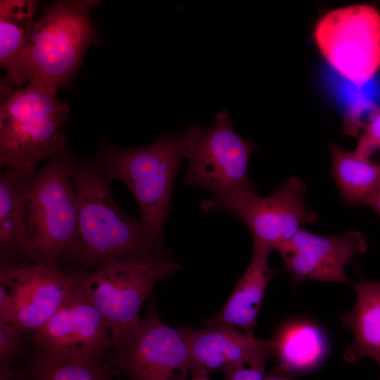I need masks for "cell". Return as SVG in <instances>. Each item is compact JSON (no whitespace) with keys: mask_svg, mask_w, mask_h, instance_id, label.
<instances>
[{"mask_svg":"<svg viewBox=\"0 0 380 380\" xmlns=\"http://www.w3.org/2000/svg\"><path fill=\"white\" fill-rule=\"evenodd\" d=\"M70 172L77 198L76 236L59 269L77 276L114 259L170 253L141 219L127 215L116 203L99 150L87 160L71 154Z\"/></svg>","mask_w":380,"mask_h":380,"instance_id":"1","label":"cell"},{"mask_svg":"<svg viewBox=\"0 0 380 380\" xmlns=\"http://www.w3.org/2000/svg\"><path fill=\"white\" fill-rule=\"evenodd\" d=\"M97 0H59L48 5L35 20L27 48L13 77L1 80V94L24 84L55 90L70 86L88 49L100 43L90 13Z\"/></svg>","mask_w":380,"mask_h":380,"instance_id":"2","label":"cell"},{"mask_svg":"<svg viewBox=\"0 0 380 380\" xmlns=\"http://www.w3.org/2000/svg\"><path fill=\"white\" fill-rule=\"evenodd\" d=\"M57 91L28 84L1 97L0 165L22 179L44 160L67 149L68 104Z\"/></svg>","mask_w":380,"mask_h":380,"instance_id":"3","label":"cell"},{"mask_svg":"<svg viewBox=\"0 0 380 380\" xmlns=\"http://www.w3.org/2000/svg\"><path fill=\"white\" fill-rule=\"evenodd\" d=\"M192 125L179 132L160 135L144 146L124 148L102 144L99 151L110 179L124 182L134 197L148 232L163 241L172 209L174 179L184 158Z\"/></svg>","mask_w":380,"mask_h":380,"instance_id":"4","label":"cell"},{"mask_svg":"<svg viewBox=\"0 0 380 380\" xmlns=\"http://www.w3.org/2000/svg\"><path fill=\"white\" fill-rule=\"evenodd\" d=\"M257 148L236 132L224 110L208 127L192 125L184 154L188 165L184 184L213 193L201 202L202 211L227 210L235 200L257 192L248 176L250 157Z\"/></svg>","mask_w":380,"mask_h":380,"instance_id":"5","label":"cell"},{"mask_svg":"<svg viewBox=\"0 0 380 380\" xmlns=\"http://www.w3.org/2000/svg\"><path fill=\"white\" fill-rule=\"evenodd\" d=\"M68 149L47 160L25 180V203L31 262L58 267L76 236L77 198Z\"/></svg>","mask_w":380,"mask_h":380,"instance_id":"6","label":"cell"},{"mask_svg":"<svg viewBox=\"0 0 380 380\" xmlns=\"http://www.w3.org/2000/svg\"><path fill=\"white\" fill-rule=\"evenodd\" d=\"M179 267L170 253L111 260L75 277L83 296L106 321L114 344L141 319V308L156 284Z\"/></svg>","mask_w":380,"mask_h":380,"instance_id":"7","label":"cell"},{"mask_svg":"<svg viewBox=\"0 0 380 380\" xmlns=\"http://www.w3.org/2000/svg\"><path fill=\"white\" fill-rule=\"evenodd\" d=\"M105 359L131 380H185L190 373L187 342L166 324L152 296L145 315L116 341Z\"/></svg>","mask_w":380,"mask_h":380,"instance_id":"8","label":"cell"},{"mask_svg":"<svg viewBox=\"0 0 380 380\" xmlns=\"http://www.w3.org/2000/svg\"><path fill=\"white\" fill-rule=\"evenodd\" d=\"M314 39L330 65L357 85L369 81L380 68V13L372 5L329 11L317 22Z\"/></svg>","mask_w":380,"mask_h":380,"instance_id":"9","label":"cell"},{"mask_svg":"<svg viewBox=\"0 0 380 380\" xmlns=\"http://www.w3.org/2000/svg\"><path fill=\"white\" fill-rule=\"evenodd\" d=\"M75 276L34 262L0 265V322L29 334L43 326L77 287Z\"/></svg>","mask_w":380,"mask_h":380,"instance_id":"10","label":"cell"},{"mask_svg":"<svg viewBox=\"0 0 380 380\" xmlns=\"http://www.w3.org/2000/svg\"><path fill=\"white\" fill-rule=\"evenodd\" d=\"M305 182L297 176L289 177L271 194L245 195L228 210L251 232L253 247L268 253L279 250L306 224H314L317 214L305 203Z\"/></svg>","mask_w":380,"mask_h":380,"instance_id":"11","label":"cell"},{"mask_svg":"<svg viewBox=\"0 0 380 380\" xmlns=\"http://www.w3.org/2000/svg\"><path fill=\"white\" fill-rule=\"evenodd\" d=\"M113 346L106 321L78 286L56 312L30 334V347L70 357L103 359Z\"/></svg>","mask_w":380,"mask_h":380,"instance_id":"12","label":"cell"},{"mask_svg":"<svg viewBox=\"0 0 380 380\" xmlns=\"http://www.w3.org/2000/svg\"><path fill=\"white\" fill-rule=\"evenodd\" d=\"M367 249L366 237L359 231L319 236L302 227L279 252L284 269L296 283L320 281L352 286L346 266Z\"/></svg>","mask_w":380,"mask_h":380,"instance_id":"13","label":"cell"},{"mask_svg":"<svg viewBox=\"0 0 380 380\" xmlns=\"http://www.w3.org/2000/svg\"><path fill=\"white\" fill-rule=\"evenodd\" d=\"M179 328L189 348L190 374H224L240 365L266 363L274 355L272 339L259 338L251 332L221 325Z\"/></svg>","mask_w":380,"mask_h":380,"instance_id":"14","label":"cell"},{"mask_svg":"<svg viewBox=\"0 0 380 380\" xmlns=\"http://www.w3.org/2000/svg\"><path fill=\"white\" fill-rule=\"evenodd\" d=\"M270 253L253 247L251 262L220 309L205 325H221L253 333L267 286L276 273L269 266Z\"/></svg>","mask_w":380,"mask_h":380,"instance_id":"15","label":"cell"},{"mask_svg":"<svg viewBox=\"0 0 380 380\" xmlns=\"http://www.w3.org/2000/svg\"><path fill=\"white\" fill-rule=\"evenodd\" d=\"M30 260L25 180L9 170L0 174V265Z\"/></svg>","mask_w":380,"mask_h":380,"instance_id":"16","label":"cell"},{"mask_svg":"<svg viewBox=\"0 0 380 380\" xmlns=\"http://www.w3.org/2000/svg\"><path fill=\"white\" fill-rule=\"evenodd\" d=\"M352 286L357 292L356 301L341 319L353 334L344 357L349 362L369 357L380 367V281L362 278Z\"/></svg>","mask_w":380,"mask_h":380,"instance_id":"17","label":"cell"},{"mask_svg":"<svg viewBox=\"0 0 380 380\" xmlns=\"http://www.w3.org/2000/svg\"><path fill=\"white\" fill-rule=\"evenodd\" d=\"M329 151V173L342 201L349 206H370L380 190V166L337 144H331Z\"/></svg>","mask_w":380,"mask_h":380,"instance_id":"18","label":"cell"},{"mask_svg":"<svg viewBox=\"0 0 380 380\" xmlns=\"http://www.w3.org/2000/svg\"><path fill=\"white\" fill-rule=\"evenodd\" d=\"M279 367L293 373L311 369L325 357L327 342L319 327L309 322L283 327L272 339Z\"/></svg>","mask_w":380,"mask_h":380,"instance_id":"19","label":"cell"},{"mask_svg":"<svg viewBox=\"0 0 380 380\" xmlns=\"http://www.w3.org/2000/svg\"><path fill=\"white\" fill-rule=\"evenodd\" d=\"M38 2L34 0L0 1V66L9 80L30 42Z\"/></svg>","mask_w":380,"mask_h":380,"instance_id":"20","label":"cell"},{"mask_svg":"<svg viewBox=\"0 0 380 380\" xmlns=\"http://www.w3.org/2000/svg\"><path fill=\"white\" fill-rule=\"evenodd\" d=\"M25 356L34 380H113L121 374L105 358L70 357L30 346Z\"/></svg>","mask_w":380,"mask_h":380,"instance_id":"21","label":"cell"},{"mask_svg":"<svg viewBox=\"0 0 380 380\" xmlns=\"http://www.w3.org/2000/svg\"><path fill=\"white\" fill-rule=\"evenodd\" d=\"M30 346V334L15 324L0 322V368L25 356Z\"/></svg>","mask_w":380,"mask_h":380,"instance_id":"22","label":"cell"},{"mask_svg":"<svg viewBox=\"0 0 380 380\" xmlns=\"http://www.w3.org/2000/svg\"><path fill=\"white\" fill-rule=\"evenodd\" d=\"M265 362L246 364L224 373V380H264L266 376Z\"/></svg>","mask_w":380,"mask_h":380,"instance_id":"23","label":"cell"},{"mask_svg":"<svg viewBox=\"0 0 380 380\" xmlns=\"http://www.w3.org/2000/svg\"><path fill=\"white\" fill-rule=\"evenodd\" d=\"M0 380H34L27 366L14 363L0 368Z\"/></svg>","mask_w":380,"mask_h":380,"instance_id":"24","label":"cell"},{"mask_svg":"<svg viewBox=\"0 0 380 380\" xmlns=\"http://www.w3.org/2000/svg\"><path fill=\"white\" fill-rule=\"evenodd\" d=\"M264 380H296L292 373L277 365L271 371L266 373Z\"/></svg>","mask_w":380,"mask_h":380,"instance_id":"25","label":"cell"},{"mask_svg":"<svg viewBox=\"0 0 380 380\" xmlns=\"http://www.w3.org/2000/svg\"><path fill=\"white\" fill-rule=\"evenodd\" d=\"M355 151L360 156L372 162L376 155H380V145L359 148Z\"/></svg>","mask_w":380,"mask_h":380,"instance_id":"26","label":"cell"},{"mask_svg":"<svg viewBox=\"0 0 380 380\" xmlns=\"http://www.w3.org/2000/svg\"><path fill=\"white\" fill-rule=\"evenodd\" d=\"M374 212L380 217V190L374 198L371 205Z\"/></svg>","mask_w":380,"mask_h":380,"instance_id":"27","label":"cell"},{"mask_svg":"<svg viewBox=\"0 0 380 380\" xmlns=\"http://www.w3.org/2000/svg\"><path fill=\"white\" fill-rule=\"evenodd\" d=\"M189 380H213L208 374L201 372L191 373V377Z\"/></svg>","mask_w":380,"mask_h":380,"instance_id":"28","label":"cell"}]
</instances>
